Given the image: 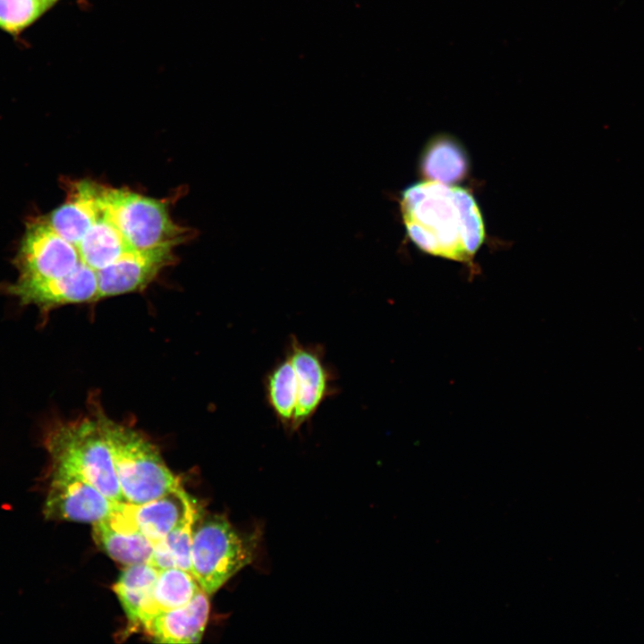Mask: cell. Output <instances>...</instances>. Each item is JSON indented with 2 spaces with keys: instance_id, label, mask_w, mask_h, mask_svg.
I'll return each instance as SVG.
<instances>
[{
  "instance_id": "8fae6325",
  "label": "cell",
  "mask_w": 644,
  "mask_h": 644,
  "mask_svg": "<svg viewBox=\"0 0 644 644\" xmlns=\"http://www.w3.org/2000/svg\"><path fill=\"white\" fill-rule=\"evenodd\" d=\"M118 503L114 512L93 525L96 544L123 564L149 563L154 543L142 534Z\"/></svg>"
},
{
  "instance_id": "7a4b0ae2",
  "label": "cell",
  "mask_w": 644,
  "mask_h": 644,
  "mask_svg": "<svg viewBox=\"0 0 644 644\" xmlns=\"http://www.w3.org/2000/svg\"><path fill=\"white\" fill-rule=\"evenodd\" d=\"M43 444L50 461L49 470L80 476L111 501L125 503L97 416L53 424L45 433Z\"/></svg>"
},
{
  "instance_id": "d6986e66",
  "label": "cell",
  "mask_w": 644,
  "mask_h": 644,
  "mask_svg": "<svg viewBox=\"0 0 644 644\" xmlns=\"http://www.w3.org/2000/svg\"><path fill=\"white\" fill-rule=\"evenodd\" d=\"M197 515L194 504L174 529L164 538L154 543L148 564L159 571L177 567L191 572V550Z\"/></svg>"
},
{
  "instance_id": "2e32d148",
  "label": "cell",
  "mask_w": 644,
  "mask_h": 644,
  "mask_svg": "<svg viewBox=\"0 0 644 644\" xmlns=\"http://www.w3.org/2000/svg\"><path fill=\"white\" fill-rule=\"evenodd\" d=\"M266 401L281 427L292 433L297 404L296 374L289 355L280 360L265 377Z\"/></svg>"
},
{
  "instance_id": "3957f363",
  "label": "cell",
  "mask_w": 644,
  "mask_h": 644,
  "mask_svg": "<svg viewBox=\"0 0 644 644\" xmlns=\"http://www.w3.org/2000/svg\"><path fill=\"white\" fill-rule=\"evenodd\" d=\"M96 416L109 445L125 503L144 504L181 486L157 447L143 435L104 414Z\"/></svg>"
},
{
  "instance_id": "7402d4cb",
  "label": "cell",
  "mask_w": 644,
  "mask_h": 644,
  "mask_svg": "<svg viewBox=\"0 0 644 644\" xmlns=\"http://www.w3.org/2000/svg\"><path fill=\"white\" fill-rule=\"evenodd\" d=\"M59 1V0H58Z\"/></svg>"
},
{
  "instance_id": "e0dca14e",
  "label": "cell",
  "mask_w": 644,
  "mask_h": 644,
  "mask_svg": "<svg viewBox=\"0 0 644 644\" xmlns=\"http://www.w3.org/2000/svg\"><path fill=\"white\" fill-rule=\"evenodd\" d=\"M77 248L81 261L95 271L134 250L104 215L91 226Z\"/></svg>"
},
{
  "instance_id": "8992f818",
  "label": "cell",
  "mask_w": 644,
  "mask_h": 644,
  "mask_svg": "<svg viewBox=\"0 0 644 644\" xmlns=\"http://www.w3.org/2000/svg\"><path fill=\"white\" fill-rule=\"evenodd\" d=\"M44 482L43 513L48 520L94 524L108 517L118 504L72 473L47 469Z\"/></svg>"
},
{
  "instance_id": "5b68a950",
  "label": "cell",
  "mask_w": 644,
  "mask_h": 644,
  "mask_svg": "<svg viewBox=\"0 0 644 644\" xmlns=\"http://www.w3.org/2000/svg\"><path fill=\"white\" fill-rule=\"evenodd\" d=\"M98 202L103 215L134 250L174 247L185 239L186 230L172 220L163 201L99 185Z\"/></svg>"
},
{
  "instance_id": "52a82bcc",
  "label": "cell",
  "mask_w": 644,
  "mask_h": 644,
  "mask_svg": "<svg viewBox=\"0 0 644 644\" xmlns=\"http://www.w3.org/2000/svg\"><path fill=\"white\" fill-rule=\"evenodd\" d=\"M80 262L78 248L59 235L47 219L28 224L16 257L19 277H60L72 272Z\"/></svg>"
},
{
  "instance_id": "5bb4252c",
  "label": "cell",
  "mask_w": 644,
  "mask_h": 644,
  "mask_svg": "<svg viewBox=\"0 0 644 644\" xmlns=\"http://www.w3.org/2000/svg\"><path fill=\"white\" fill-rule=\"evenodd\" d=\"M98 186L89 182L77 183L66 202L47 218L53 229L76 247L103 216L98 202Z\"/></svg>"
},
{
  "instance_id": "30bf717a",
  "label": "cell",
  "mask_w": 644,
  "mask_h": 644,
  "mask_svg": "<svg viewBox=\"0 0 644 644\" xmlns=\"http://www.w3.org/2000/svg\"><path fill=\"white\" fill-rule=\"evenodd\" d=\"M174 259L172 246L127 251L96 271L98 300L141 291Z\"/></svg>"
},
{
  "instance_id": "6da1fadb",
  "label": "cell",
  "mask_w": 644,
  "mask_h": 644,
  "mask_svg": "<svg viewBox=\"0 0 644 644\" xmlns=\"http://www.w3.org/2000/svg\"><path fill=\"white\" fill-rule=\"evenodd\" d=\"M401 212L409 238L430 255L471 264L485 239L479 208L465 189L423 181L402 194Z\"/></svg>"
},
{
  "instance_id": "9c48e42d",
  "label": "cell",
  "mask_w": 644,
  "mask_h": 644,
  "mask_svg": "<svg viewBox=\"0 0 644 644\" xmlns=\"http://www.w3.org/2000/svg\"><path fill=\"white\" fill-rule=\"evenodd\" d=\"M286 353L293 365L297 381L294 433L309 422L322 403L333 394L334 377L320 349L305 345L292 336Z\"/></svg>"
},
{
  "instance_id": "ba28073f",
  "label": "cell",
  "mask_w": 644,
  "mask_h": 644,
  "mask_svg": "<svg viewBox=\"0 0 644 644\" xmlns=\"http://www.w3.org/2000/svg\"><path fill=\"white\" fill-rule=\"evenodd\" d=\"M5 288L6 292L22 305H35L42 311L98 301L97 273L82 261L65 275L38 279L19 277Z\"/></svg>"
},
{
  "instance_id": "277c9868",
  "label": "cell",
  "mask_w": 644,
  "mask_h": 644,
  "mask_svg": "<svg viewBox=\"0 0 644 644\" xmlns=\"http://www.w3.org/2000/svg\"><path fill=\"white\" fill-rule=\"evenodd\" d=\"M262 530L242 533L224 515L196 518L191 541V573L208 595L258 556Z\"/></svg>"
},
{
  "instance_id": "7c38bea8",
  "label": "cell",
  "mask_w": 644,
  "mask_h": 644,
  "mask_svg": "<svg viewBox=\"0 0 644 644\" xmlns=\"http://www.w3.org/2000/svg\"><path fill=\"white\" fill-rule=\"evenodd\" d=\"M208 596L201 589L186 605L159 613L147 620L142 626L157 642L198 643L208 619Z\"/></svg>"
},
{
  "instance_id": "ac0fdd59",
  "label": "cell",
  "mask_w": 644,
  "mask_h": 644,
  "mask_svg": "<svg viewBox=\"0 0 644 644\" xmlns=\"http://www.w3.org/2000/svg\"><path fill=\"white\" fill-rule=\"evenodd\" d=\"M420 166L428 180L450 184L465 176L468 161L458 143L451 138L438 137L426 148Z\"/></svg>"
},
{
  "instance_id": "ffe728a7",
  "label": "cell",
  "mask_w": 644,
  "mask_h": 644,
  "mask_svg": "<svg viewBox=\"0 0 644 644\" xmlns=\"http://www.w3.org/2000/svg\"><path fill=\"white\" fill-rule=\"evenodd\" d=\"M159 572L148 563L128 565L114 585V590L132 623H139L140 610L154 588Z\"/></svg>"
},
{
  "instance_id": "44dd1931",
  "label": "cell",
  "mask_w": 644,
  "mask_h": 644,
  "mask_svg": "<svg viewBox=\"0 0 644 644\" xmlns=\"http://www.w3.org/2000/svg\"><path fill=\"white\" fill-rule=\"evenodd\" d=\"M58 0H0V30L12 37L20 36Z\"/></svg>"
},
{
  "instance_id": "9a60e30c",
  "label": "cell",
  "mask_w": 644,
  "mask_h": 644,
  "mask_svg": "<svg viewBox=\"0 0 644 644\" xmlns=\"http://www.w3.org/2000/svg\"><path fill=\"white\" fill-rule=\"evenodd\" d=\"M199 589L201 588L191 572L177 567L161 570L140 610L139 623L142 625L159 613L186 605Z\"/></svg>"
},
{
  "instance_id": "4fadbf2b",
  "label": "cell",
  "mask_w": 644,
  "mask_h": 644,
  "mask_svg": "<svg viewBox=\"0 0 644 644\" xmlns=\"http://www.w3.org/2000/svg\"><path fill=\"white\" fill-rule=\"evenodd\" d=\"M193 505V500L182 486L144 504L123 503L126 514L153 543L174 529Z\"/></svg>"
}]
</instances>
